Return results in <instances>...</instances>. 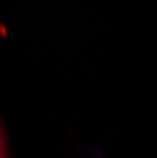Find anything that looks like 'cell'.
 Here are the masks:
<instances>
[{
	"label": "cell",
	"instance_id": "cell-1",
	"mask_svg": "<svg viewBox=\"0 0 157 158\" xmlns=\"http://www.w3.org/2000/svg\"><path fill=\"white\" fill-rule=\"evenodd\" d=\"M0 158H6V139H4L2 126H0Z\"/></svg>",
	"mask_w": 157,
	"mask_h": 158
}]
</instances>
